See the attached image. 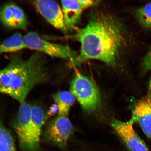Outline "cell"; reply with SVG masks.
<instances>
[{
    "label": "cell",
    "instance_id": "1",
    "mask_svg": "<svg viewBox=\"0 0 151 151\" xmlns=\"http://www.w3.org/2000/svg\"><path fill=\"white\" fill-rule=\"evenodd\" d=\"M73 37L81 46L80 54L71 64L74 66L94 59L116 67L129 43V35L122 22L112 15L101 12L92 14L86 25Z\"/></svg>",
    "mask_w": 151,
    "mask_h": 151
},
{
    "label": "cell",
    "instance_id": "7",
    "mask_svg": "<svg viewBox=\"0 0 151 151\" xmlns=\"http://www.w3.org/2000/svg\"><path fill=\"white\" fill-rule=\"evenodd\" d=\"M131 119L124 122L115 119L111 126L130 151H150L133 127Z\"/></svg>",
    "mask_w": 151,
    "mask_h": 151
},
{
    "label": "cell",
    "instance_id": "19",
    "mask_svg": "<svg viewBox=\"0 0 151 151\" xmlns=\"http://www.w3.org/2000/svg\"><path fill=\"white\" fill-rule=\"evenodd\" d=\"M148 95L151 98V77L149 83Z\"/></svg>",
    "mask_w": 151,
    "mask_h": 151
},
{
    "label": "cell",
    "instance_id": "18",
    "mask_svg": "<svg viewBox=\"0 0 151 151\" xmlns=\"http://www.w3.org/2000/svg\"><path fill=\"white\" fill-rule=\"evenodd\" d=\"M58 112V107L57 104H55L51 106L46 114L47 118L50 117L55 114L56 113Z\"/></svg>",
    "mask_w": 151,
    "mask_h": 151
},
{
    "label": "cell",
    "instance_id": "13",
    "mask_svg": "<svg viewBox=\"0 0 151 151\" xmlns=\"http://www.w3.org/2000/svg\"><path fill=\"white\" fill-rule=\"evenodd\" d=\"M55 102L58 105V116H67L71 107L75 101V97L71 92L63 91L54 96Z\"/></svg>",
    "mask_w": 151,
    "mask_h": 151
},
{
    "label": "cell",
    "instance_id": "6",
    "mask_svg": "<svg viewBox=\"0 0 151 151\" xmlns=\"http://www.w3.org/2000/svg\"><path fill=\"white\" fill-rule=\"evenodd\" d=\"M73 130V126L68 117L58 116L47 124L45 135L48 141L63 148L67 145Z\"/></svg>",
    "mask_w": 151,
    "mask_h": 151
},
{
    "label": "cell",
    "instance_id": "2",
    "mask_svg": "<svg viewBox=\"0 0 151 151\" xmlns=\"http://www.w3.org/2000/svg\"><path fill=\"white\" fill-rule=\"evenodd\" d=\"M9 59L8 65L0 70V93L22 103L34 87L48 81L46 60L38 52L26 59L18 52L13 53Z\"/></svg>",
    "mask_w": 151,
    "mask_h": 151
},
{
    "label": "cell",
    "instance_id": "12",
    "mask_svg": "<svg viewBox=\"0 0 151 151\" xmlns=\"http://www.w3.org/2000/svg\"><path fill=\"white\" fill-rule=\"evenodd\" d=\"M25 48L23 37L20 33H15L0 43V55L18 52Z\"/></svg>",
    "mask_w": 151,
    "mask_h": 151
},
{
    "label": "cell",
    "instance_id": "17",
    "mask_svg": "<svg viewBox=\"0 0 151 151\" xmlns=\"http://www.w3.org/2000/svg\"><path fill=\"white\" fill-rule=\"evenodd\" d=\"M78 1L81 6L84 9L95 5L97 3V1H91V0H87V1L78 0Z\"/></svg>",
    "mask_w": 151,
    "mask_h": 151
},
{
    "label": "cell",
    "instance_id": "8",
    "mask_svg": "<svg viewBox=\"0 0 151 151\" xmlns=\"http://www.w3.org/2000/svg\"><path fill=\"white\" fill-rule=\"evenodd\" d=\"M33 4L40 14L57 29L65 32L68 27L65 23L63 11L55 1L39 0L33 1Z\"/></svg>",
    "mask_w": 151,
    "mask_h": 151
},
{
    "label": "cell",
    "instance_id": "16",
    "mask_svg": "<svg viewBox=\"0 0 151 151\" xmlns=\"http://www.w3.org/2000/svg\"><path fill=\"white\" fill-rule=\"evenodd\" d=\"M142 67L143 73H146L151 70V49L143 58Z\"/></svg>",
    "mask_w": 151,
    "mask_h": 151
},
{
    "label": "cell",
    "instance_id": "15",
    "mask_svg": "<svg viewBox=\"0 0 151 151\" xmlns=\"http://www.w3.org/2000/svg\"><path fill=\"white\" fill-rule=\"evenodd\" d=\"M135 15L142 27L147 29H151V2L137 9Z\"/></svg>",
    "mask_w": 151,
    "mask_h": 151
},
{
    "label": "cell",
    "instance_id": "4",
    "mask_svg": "<svg viewBox=\"0 0 151 151\" xmlns=\"http://www.w3.org/2000/svg\"><path fill=\"white\" fill-rule=\"evenodd\" d=\"M70 92L87 112H94L101 106V96L97 86L77 70L71 83Z\"/></svg>",
    "mask_w": 151,
    "mask_h": 151
},
{
    "label": "cell",
    "instance_id": "5",
    "mask_svg": "<svg viewBox=\"0 0 151 151\" xmlns=\"http://www.w3.org/2000/svg\"><path fill=\"white\" fill-rule=\"evenodd\" d=\"M26 48L37 51L52 58H61L73 63L77 58L76 53L67 45L49 42L35 32H30L23 37Z\"/></svg>",
    "mask_w": 151,
    "mask_h": 151
},
{
    "label": "cell",
    "instance_id": "11",
    "mask_svg": "<svg viewBox=\"0 0 151 151\" xmlns=\"http://www.w3.org/2000/svg\"><path fill=\"white\" fill-rule=\"evenodd\" d=\"M62 10L68 27H73L80 19L84 10L77 1H62Z\"/></svg>",
    "mask_w": 151,
    "mask_h": 151
},
{
    "label": "cell",
    "instance_id": "3",
    "mask_svg": "<svg viewBox=\"0 0 151 151\" xmlns=\"http://www.w3.org/2000/svg\"><path fill=\"white\" fill-rule=\"evenodd\" d=\"M31 107L26 101L20 104L14 124L19 146L24 151H37L40 144L41 137L37 134L32 121Z\"/></svg>",
    "mask_w": 151,
    "mask_h": 151
},
{
    "label": "cell",
    "instance_id": "9",
    "mask_svg": "<svg viewBox=\"0 0 151 151\" xmlns=\"http://www.w3.org/2000/svg\"><path fill=\"white\" fill-rule=\"evenodd\" d=\"M0 21L5 27L11 29H25L28 24L24 11L13 3H7L0 9Z\"/></svg>",
    "mask_w": 151,
    "mask_h": 151
},
{
    "label": "cell",
    "instance_id": "14",
    "mask_svg": "<svg viewBox=\"0 0 151 151\" xmlns=\"http://www.w3.org/2000/svg\"><path fill=\"white\" fill-rule=\"evenodd\" d=\"M0 151H17L12 136L0 121Z\"/></svg>",
    "mask_w": 151,
    "mask_h": 151
},
{
    "label": "cell",
    "instance_id": "10",
    "mask_svg": "<svg viewBox=\"0 0 151 151\" xmlns=\"http://www.w3.org/2000/svg\"><path fill=\"white\" fill-rule=\"evenodd\" d=\"M131 119L151 140V98L148 94L134 104Z\"/></svg>",
    "mask_w": 151,
    "mask_h": 151
}]
</instances>
